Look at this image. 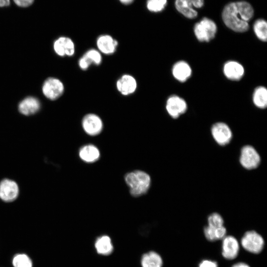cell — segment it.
I'll return each instance as SVG.
<instances>
[{"label":"cell","instance_id":"44dd1931","mask_svg":"<svg viewBox=\"0 0 267 267\" xmlns=\"http://www.w3.org/2000/svg\"><path fill=\"white\" fill-rule=\"evenodd\" d=\"M40 107V102L37 98L33 97H28L19 103L18 109L22 114L30 115L36 113Z\"/></svg>","mask_w":267,"mask_h":267},{"label":"cell","instance_id":"f546056e","mask_svg":"<svg viewBox=\"0 0 267 267\" xmlns=\"http://www.w3.org/2000/svg\"><path fill=\"white\" fill-rule=\"evenodd\" d=\"M13 1L19 7H27L32 5L34 0H13Z\"/></svg>","mask_w":267,"mask_h":267},{"label":"cell","instance_id":"4fadbf2b","mask_svg":"<svg viewBox=\"0 0 267 267\" xmlns=\"http://www.w3.org/2000/svg\"><path fill=\"white\" fill-rule=\"evenodd\" d=\"M117 90L123 95L134 93L137 88V82L132 75L124 74L116 82Z\"/></svg>","mask_w":267,"mask_h":267},{"label":"cell","instance_id":"603a6c76","mask_svg":"<svg viewBox=\"0 0 267 267\" xmlns=\"http://www.w3.org/2000/svg\"><path fill=\"white\" fill-rule=\"evenodd\" d=\"M226 229L222 226L215 228L208 225L204 228V234L206 238L210 241L222 239L226 235Z\"/></svg>","mask_w":267,"mask_h":267},{"label":"cell","instance_id":"6da1fadb","mask_svg":"<svg viewBox=\"0 0 267 267\" xmlns=\"http://www.w3.org/2000/svg\"><path fill=\"white\" fill-rule=\"evenodd\" d=\"M254 14L252 5L246 1L231 2L223 8L222 13V20L225 25L237 33L247 31L249 21Z\"/></svg>","mask_w":267,"mask_h":267},{"label":"cell","instance_id":"7c38bea8","mask_svg":"<svg viewBox=\"0 0 267 267\" xmlns=\"http://www.w3.org/2000/svg\"><path fill=\"white\" fill-rule=\"evenodd\" d=\"M222 255L227 260L237 257L239 251V244L235 237L232 235L225 236L222 239Z\"/></svg>","mask_w":267,"mask_h":267},{"label":"cell","instance_id":"7a4b0ae2","mask_svg":"<svg viewBox=\"0 0 267 267\" xmlns=\"http://www.w3.org/2000/svg\"><path fill=\"white\" fill-rule=\"evenodd\" d=\"M125 180L129 187L130 194L134 197L145 194L151 183L150 176L140 170H135L127 173L125 176Z\"/></svg>","mask_w":267,"mask_h":267},{"label":"cell","instance_id":"52a82bcc","mask_svg":"<svg viewBox=\"0 0 267 267\" xmlns=\"http://www.w3.org/2000/svg\"><path fill=\"white\" fill-rule=\"evenodd\" d=\"M187 109L186 101L177 95H172L167 100L166 109L169 115L174 119H177L184 114Z\"/></svg>","mask_w":267,"mask_h":267},{"label":"cell","instance_id":"3957f363","mask_svg":"<svg viewBox=\"0 0 267 267\" xmlns=\"http://www.w3.org/2000/svg\"><path fill=\"white\" fill-rule=\"evenodd\" d=\"M193 31L199 41L209 42L215 38L217 32V26L212 19L203 17L195 24Z\"/></svg>","mask_w":267,"mask_h":267},{"label":"cell","instance_id":"2e32d148","mask_svg":"<svg viewBox=\"0 0 267 267\" xmlns=\"http://www.w3.org/2000/svg\"><path fill=\"white\" fill-rule=\"evenodd\" d=\"M55 52L59 56H72L75 53V45L73 41L68 37H61L54 43Z\"/></svg>","mask_w":267,"mask_h":267},{"label":"cell","instance_id":"ac0fdd59","mask_svg":"<svg viewBox=\"0 0 267 267\" xmlns=\"http://www.w3.org/2000/svg\"><path fill=\"white\" fill-rule=\"evenodd\" d=\"M172 74L178 81L184 82L191 76L192 69L185 61H178L172 67Z\"/></svg>","mask_w":267,"mask_h":267},{"label":"cell","instance_id":"ffe728a7","mask_svg":"<svg viewBox=\"0 0 267 267\" xmlns=\"http://www.w3.org/2000/svg\"><path fill=\"white\" fill-rule=\"evenodd\" d=\"M175 6L177 11L187 18L194 19L198 16V12L189 0H175Z\"/></svg>","mask_w":267,"mask_h":267},{"label":"cell","instance_id":"8992f818","mask_svg":"<svg viewBox=\"0 0 267 267\" xmlns=\"http://www.w3.org/2000/svg\"><path fill=\"white\" fill-rule=\"evenodd\" d=\"M211 134L216 143L221 146L228 144L232 137L230 128L223 122L215 123L211 128Z\"/></svg>","mask_w":267,"mask_h":267},{"label":"cell","instance_id":"ba28073f","mask_svg":"<svg viewBox=\"0 0 267 267\" xmlns=\"http://www.w3.org/2000/svg\"><path fill=\"white\" fill-rule=\"evenodd\" d=\"M82 125L85 133L90 136L98 134L103 128V123L101 118L93 113L86 115L82 119Z\"/></svg>","mask_w":267,"mask_h":267},{"label":"cell","instance_id":"4316f807","mask_svg":"<svg viewBox=\"0 0 267 267\" xmlns=\"http://www.w3.org/2000/svg\"><path fill=\"white\" fill-rule=\"evenodd\" d=\"M90 63L95 65H99L102 61V56L100 52L95 49L88 50L83 55Z\"/></svg>","mask_w":267,"mask_h":267},{"label":"cell","instance_id":"484cf974","mask_svg":"<svg viewBox=\"0 0 267 267\" xmlns=\"http://www.w3.org/2000/svg\"><path fill=\"white\" fill-rule=\"evenodd\" d=\"M168 0H147L146 7L148 11L153 13L162 11L167 4Z\"/></svg>","mask_w":267,"mask_h":267},{"label":"cell","instance_id":"f1b7e54d","mask_svg":"<svg viewBox=\"0 0 267 267\" xmlns=\"http://www.w3.org/2000/svg\"><path fill=\"white\" fill-rule=\"evenodd\" d=\"M90 65V63L84 55L79 60V66L82 70L88 69Z\"/></svg>","mask_w":267,"mask_h":267},{"label":"cell","instance_id":"5bb4252c","mask_svg":"<svg viewBox=\"0 0 267 267\" xmlns=\"http://www.w3.org/2000/svg\"><path fill=\"white\" fill-rule=\"evenodd\" d=\"M223 72L228 79L234 81H239L244 76V68L240 63L230 60L224 63Z\"/></svg>","mask_w":267,"mask_h":267},{"label":"cell","instance_id":"d6986e66","mask_svg":"<svg viewBox=\"0 0 267 267\" xmlns=\"http://www.w3.org/2000/svg\"><path fill=\"white\" fill-rule=\"evenodd\" d=\"M80 158L86 163L96 161L100 157V152L94 145L87 144L82 147L79 152Z\"/></svg>","mask_w":267,"mask_h":267},{"label":"cell","instance_id":"83f0119b","mask_svg":"<svg viewBox=\"0 0 267 267\" xmlns=\"http://www.w3.org/2000/svg\"><path fill=\"white\" fill-rule=\"evenodd\" d=\"M208 225L212 227H220L223 226L224 221L221 215L213 213L208 217Z\"/></svg>","mask_w":267,"mask_h":267},{"label":"cell","instance_id":"8fae6325","mask_svg":"<svg viewBox=\"0 0 267 267\" xmlns=\"http://www.w3.org/2000/svg\"><path fill=\"white\" fill-rule=\"evenodd\" d=\"M93 247L96 253L101 256H108L114 250L112 238L106 234H101L95 239Z\"/></svg>","mask_w":267,"mask_h":267},{"label":"cell","instance_id":"30bf717a","mask_svg":"<svg viewBox=\"0 0 267 267\" xmlns=\"http://www.w3.org/2000/svg\"><path fill=\"white\" fill-rule=\"evenodd\" d=\"M19 194L18 186L16 182L4 179L0 182V198L5 202H11L15 200Z\"/></svg>","mask_w":267,"mask_h":267},{"label":"cell","instance_id":"cb8c5ba5","mask_svg":"<svg viewBox=\"0 0 267 267\" xmlns=\"http://www.w3.org/2000/svg\"><path fill=\"white\" fill-rule=\"evenodd\" d=\"M254 32L259 40L266 42L267 40V23L264 19L256 20L253 25Z\"/></svg>","mask_w":267,"mask_h":267},{"label":"cell","instance_id":"7402d4cb","mask_svg":"<svg viewBox=\"0 0 267 267\" xmlns=\"http://www.w3.org/2000/svg\"><path fill=\"white\" fill-rule=\"evenodd\" d=\"M253 102L254 105L260 109H265L267 106V90L263 86L257 87L253 94Z\"/></svg>","mask_w":267,"mask_h":267},{"label":"cell","instance_id":"d4e9b609","mask_svg":"<svg viewBox=\"0 0 267 267\" xmlns=\"http://www.w3.org/2000/svg\"><path fill=\"white\" fill-rule=\"evenodd\" d=\"M12 263L14 267H33L30 257L25 254H17L13 258Z\"/></svg>","mask_w":267,"mask_h":267},{"label":"cell","instance_id":"e575fe53","mask_svg":"<svg viewBox=\"0 0 267 267\" xmlns=\"http://www.w3.org/2000/svg\"><path fill=\"white\" fill-rule=\"evenodd\" d=\"M119 1L124 4L128 5L132 3L134 0H119Z\"/></svg>","mask_w":267,"mask_h":267},{"label":"cell","instance_id":"4dcf8cb0","mask_svg":"<svg viewBox=\"0 0 267 267\" xmlns=\"http://www.w3.org/2000/svg\"><path fill=\"white\" fill-rule=\"evenodd\" d=\"M198 267H218V265L215 261L204 260L200 263Z\"/></svg>","mask_w":267,"mask_h":267},{"label":"cell","instance_id":"d6a6232c","mask_svg":"<svg viewBox=\"0 0 267 267\" xmlns=\"http://www.w3.org/2000/svg\"><path fill=\"white\" fill-rule=\"evenodd\" d=\"M10 4V0H0V7L8 6Z\"/></svg>","mask_w":267,"mask_h":267},{"label":"cell","instance_id":"9c48e42d","mask_svg":"<svg viewBox=\"0 0 267 267\" xmlns=\"http://www.w3.org/2000/svg\"><path fill=\"white\" fill-rule=\"evenodd\" d=\"M64 89L61 81L56 78H50L44 82L43 86V92L47 98L55 100L62 95Z\"/></svg>","mask_w":267,"mask_h":267},{"label":"cell","instance_id":"9a60e30c","mask_svg":"<svg viewBox=\"0 0 267 267\" xmlns=\"http://www.w3.org/2000/svg\"><path fill=\"white\" fill-rule=\"evenodd\" d=\"M118 44L117 41L108 34L99 36L96 40V45L99 51L107 55L114 53Z\"/></svg>","mask_w":267,"mask_h":267},{"label":"cell","instance_id":"1f68e13d","mask_svg":"<svg viewBox=\"0 0 267 267\" xmlns=\"http://www.w3.org/2000/svg\"><path fill=\"white\" fill-rule=\"evenodd\" d=\"M191 2L193 7L200 8L202 7L204 4V0H189Z\"/></svg>","mask_w":267,"mask_h":267},{"label":"cell","instance_id":"e0dca14e","mask_svg":"<svg viewBox=\"0 0 267 267\" xmlns=\"http://www.w3.org/2000/svg\"><path fill=\"white\" fill-rule=\"evenodd\" d=\"M139 263L141 267H163V260L158 252L149 250L141 255Z\"/></svg>","mask_w":267,"mask_h":267},{"label":"cell","instance_id":"277c9868","mask_svg":"<svg viewBox=\"0 0 267 267\" xmlns=\"http://www.w3.org/2000/svg\"><path fill=\"white\" fill-rule=\"evenodd\" d=\"M242 247L253 254H259L263 250L265 241L263 237L255 230L246 231L241 239Z\"/></svg>","mask_w":267,"mask_h":267},{"label":"cell","instance_id":"836d02e7","mask_svg":"<svg viewBox=\"0 0 267 267\" xmlns=\"http://www.w3.org/2000/svg\"><path fill=\"white\" fill-rule=\"evenodd\" d=\"M232 267H250V266L245 263L240 262L234 264Z\"/></svg>","mask_w":267,"mask_h":267},{"label":"cell","instance_id":"5b68a950","mask_svg":"<svg viewBox=\"0 0 267 267\" xmlns=\"http://www.w3.org/2000/svg\"><path fill=\"white\" fill-rule=\"evenodd\" d=\"M239 162L244 168L251 170L259 166L261 162V157L253 146L246 145L241 149Z\"/></svg>","mask_w":267,"mask_h":267}]
</instances>
